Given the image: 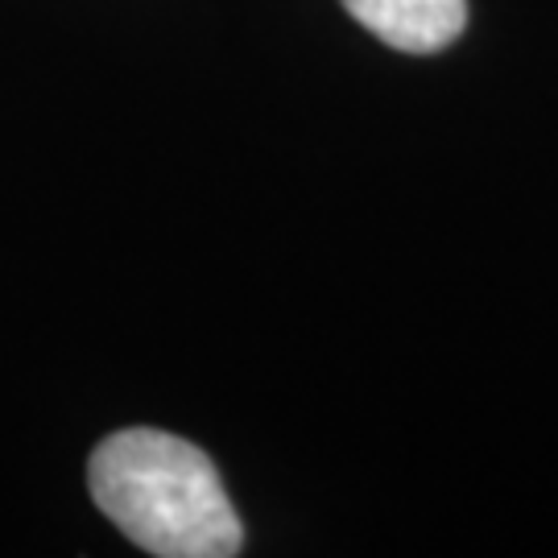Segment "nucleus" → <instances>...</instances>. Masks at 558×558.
Segmentation results:
<instances>
[{
    "label": "nucleus",
    "mask_w": 558,
    "mask_h": 558,
    "mask_svg": "<svg viewBox=\"0 0 558 558\" xmlns=\"http://www.w3.org/2000/svg\"><path fill=\"white\" fill-rule=\"evenodd\" d=\"M352 21L401 54H439L463 34L468 0H339Z\"/></svg>",
    "instance_id": "obj_2"
},
{
    "label": "nucleus",
    "mask_w": 558,
    "mask_h": 558,
    "mask_svg": "<svg viewBox=\"0 0 558 558\" xmlns=\"http://www.w3.org/2000/svg\"><path fill=\"white\" fill-rule=\"evenodd\" d=\"M87 488L104 518L145 555L232 558L244 546L216 463L179 435L154 426L108 435L87 459Z\"/></svg>",
    "instance_id": "obj_1"
}]
</instances>
